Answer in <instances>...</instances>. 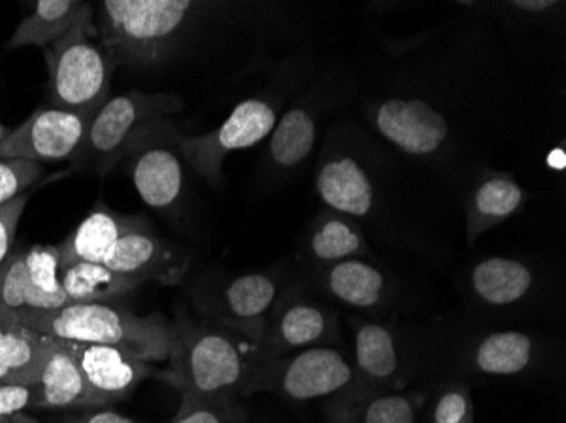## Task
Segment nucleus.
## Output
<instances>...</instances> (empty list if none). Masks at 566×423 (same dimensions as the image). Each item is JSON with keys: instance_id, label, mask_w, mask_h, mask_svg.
Instances as JSON below:
<instances>
[{"instance_id": "nucleus-21", "label": "nucleus", "mask_w": 566, "mask_h": 423, "mask_svg": "<svg viewBox=\"0 0 566 423\" xmlns=\"http://www.w3.org/2000/svg\"><path fill=\"white\" fill-rule=\"evenodd\" d=\"M426 390L375 393L358 400H327L323 406L326 423H422Z\"/></svg>"}, {"instance_id": "nucleus-37", "label": "nucleus", "mask_w": 566, "mask_h": 423, "mask_svg": "<svg viewBox=\"0 0 566 423\" xmlns=\"http://www.w3.org/2000/svg\"><path fill=\"white\" fill-rule=\"evenodd\" d=\"M548 165L553 170H565L566 156L563 149H553L552 155L548 156Z\"/></svg>"}, {"instance_id": "nucleus-33", "label": "nucleus", "mask_w": 566, "mask_h": 423, "mask_svg": "<svg viewBox=\"0 0 566 423\" xmlns=\"http://www.w3.org/2000/svg\"><path fill=\"white\" fill-rule=\"evenodd\" d=\"M36 383L0 381V420H11L28 409H36Z\"/></svg>"}, {"instance_id": "nucleus-9", "label": "nucleus", "mask_w": 566, "mask_h": 423, "mask_svg": "<svg viewBox=\"0 0 566 423\" xmlns=\"http://www.w3.org/2000/svg\"><path fill=\"white\" fill-rule=\"evenodd\" d=\"M353 330V366L356 381L342 399L407 390L416 383V334L384 320L349 319Z\"/></svg>"}, {"instance_id": "nucleus-25", "label": "nucleus", "mask_w": 566, "mask_h": 423, "mask_svg": "<svg viewBox=\"0 0 566 423\" xmlns=\"http://www.w3.org/2000/svg\"><path fill=\"white\" fill-rule=\"evenodd\" d=\"M527 193L509 175L494 173L480 180L467 200V241L470 246L480 235L520 214Z\"/></svg>"}, {"instance_id": "nucleus-31", "label": "nucleus", "mask_w": 566, "mask_h": 423, "mask_svg": "<svg viewBox=\"0 0 566 423\" xmlns=\"http://www.w3.org/2000/svg\"><path fill=\"white\" fill-rule=\"evenodd\" d=\"M170 423H250L243 399H199L182 394Z\"/></svg>"}, {"instance_id": "nucleus-30", "label": "nucleus", "mask_w": 566, "mask_h": 423, "mask_svg": "<svg viewBox=\"0 0 566 423\" xmlns=\"http://www.w3.org/2000/svg\"><path fill=\"white\" fill-rule=\"evenodd\" d=\"M426 390L422 423H475L472 383L465 380L432 381Z\"/></svg>"}, {"instance_id": "nucleus-29", "label": "nucleus", "mask_w": 566, "mask_h": 423, "mask_svg": "<svg viewBox=\"0 0 566 423\" xmlns=\"http://www.w3.org/2000/svg\"><path fill=\"white\" fill-rule=\"evenodd\" d=\"M63 292L72 304L111 302L132 294L143 283L101 263H76L60 269Z\"/></svg>"}, {"instance_id": "nucleus-16", "label": "nucleus", "mask_w": 566, "mask_h": 423, "mask_svg": "<svg viewBox=\"0 0 566 423\" xmlns=\"http://www.w3.org/2000/svg\"><path fill=\"white\" fill-rule=\"evenodd\" d=\"M304 282L331 300L368 315L389 310L397 295L392 276L367 260L342 261L311 269Z\"/></svg>"}, {"instance_id": "nucleus-5", "label": "nucleus", "mask_w": 566, "mask_h": 423, "mask_svg": "<svg viewBox=\"0 0 566 423\" xmlns=\"http://www.w3.org/2000/svg\"><path fill=\"white\" fill-rule=\"evenodd\" d=\"M94 8L88 9L72 30L46 50L48 107L70 110L94 119L109 101L111 84L117 63L95 41Z\"/></svg>"}, {"instance_id": "nucleus-8", "label": "nucleus", "mask_w": 566, "mask_h": 423, "mask_svg": "<svg viewBox=\"0 0 566 423\" xmlns=\"http://www.w3.org/2000/svg\"><path fill=\"white\" fill-rule=\"evenodd\" d=\"M285 282L287 275L279 269L209 275L193 286L190 295L199 317L238 330L260 346L270 311L287 285Z\"/></svg>"}, {"instance_id": "nucleus-14", "label": "nucleus", "mask_w": 566, "mask_h": 423, "mask_svg": "<svg viewBox=\"0 0 566 423\" xmlns=\"http://www.w3.org/2000/svg\"><path fill=\"white\" fill-rule=\"evenodd\" d=\"M62 342L81 366L95 406L120 402L148 378H158L167 383V371L123 349L102 343Z\"/></svg>"}, {"instance_id": "nucleus-17", "label": "nucleus", "mask_w": 566, "mask_h": 423, "mask_svg": "<svg viewBox=\"0 0 566 423\" xmlns=\"http://www.w3.org/2000/svg\"><path fill=\"white\" fill-rule=\"evenodd\" d=\"M543 289L533 264L517 257L491 256L476 261L467 275V294L475 307L509 311L527 307Z\"/></svg>"}, {"instance_id": "nucleus-6", "label": "nucleus", "mask_w": 566, "mask_h": 423, "mask_svg": "<svg viewBox=\"0 0 566 423\" xmlns=\"http://www.w3.org/2000/svg\"><path fill=\"white\" fill-rule=\"evenodd\" d=\"M184 107L186 102L175 94L132 91L109 98L92 119L84 145L72 158L73 163L107 173L153 127Z\"/></svg>"}, {"instance_id": "nucleus-3", "label": "nucleus", "mask_w": 566, "mask_h": 423, "mask_svg": "<svg viewBox=\"0 0 566 423\" xmlns=\"http://www.w3.org/2000/svg\"><path fill=\"white\" fill-rule=\"evenodd\" d=\"M15 314L38 336L113 346L151 364L170 361L178 336L177 324H171L164 315H138L109 302Z\"/></svg>"}, {"instance_id": "nucleus-26", "label": "nucleus", "mask_w": 566, "mask_h": 423, "mask_svg": "<svg viewBox=\"0 0 566 423\" xmlns=\"http://www.w3.org/2000/svg\"><path fill=\"white\" fill-rule=\"evenodd\" d=\"M50 337L38 336L0 305V381L38 383Z\"/></svg>"}, {"instance_id": "nucleus-4", "label": "nucleus", "mask_w": 566, "mask_h": 423, "mask_svg": "<svg viewBox=\"0 0 566 423\" xmlns=\"http://www.w3.org/2000/svg\"><path fill=\"white\" fill-rule=\"evenodd\" d=\"M95 30L114 62L151 66L164 62L192 24L190 0H104Z\"/></svg>"}, {"instance_id": "nucleus-36", "label": "nucleus", "mask_w": 566, "mask_h": 423, "mask_svg": "<svg viewBox=\"0 0 566 423\" xmlns=\"http://www.w3.org/2000/svg\"><path fill=\"white\" fill-rule=\"evenodd\" d=\"M511 6L524 12H545L559 4H556V2H534L533 0V2H512Z\"/></svg>"}, {"instance_id": "nucleus-34", "label": "nucleus", "mask_w": 566, "mask_h": 423, "mask_svg": "<svg viewBox=\"0 0 566 423\" xmlns=\"http://www.w3.org/2000/svg\"><path fill=\"white\" fill-rule=\"evenodd\" d=\"M30 195H21L6 205H0V264L8 260L14 243L15 231Z\"/></svg>"}, {"instance_id": "nucleus-24", "label": "nucleus", "mask_w": 566, "mask_h": 423, "mask_svg": "<svg viewBox=\"0 0 566 423\" xmlns=\"http://www.w3.org/2000/svg\"><path fill=\"white\" fill-rule=\"evenodd\" d=\"M36 390V409H97L81 366L62 340L50 339Z\"/></svg>"}, {"instance_id": "nucleus-2", "label": "nucleus", "mask_w": 566, "mask_h": 423, "mask_svg": "<svg viewBox=\"0 0 566 423\" xmlns=\"http://www.w3.org/2000/svg\"><path fill=\"white\" fill-rule=\"evenodd\" d=\"M177 329L167 383L199 399H243L260 361L259 343L203 317H180Z\"/></svg>"}, {"instance_id": "nucleus-19", "label": "nucleus", "mask_w": 566, "mask_h": 423, "mask_svg": "<svg viewBox=\"0 0 566 423\" xmlns=\"http://www.w3.org/2000/svg\"><path fill=\"white\" fill-rule=\"evenodd\" d=\"M370 256V246L358 222L333 210H326L314 219L302 246V261L307 272Z\"/></svg>"}, {"instance_id": "nucleus-20", "label": "nucleus", "mask_w": 566, "mask_h": 423, "mask_svg": "<svg viewBox=\"0 0 566 423\" xmlns=\"http://www.w3.org/2000/svg\"><path fill=\"white\" fill-rule=\"evenodd\" d=\"M316 189L333 212L365 219L375 205V189L367 171L352 156H331L317 170Z\"/></svg>"}, {"instance_id": "nucleus-12", "label": "nucleus", "mask_w": 566, "mask_h": 423, "mask_svg": "<svg viewBox=\"0 0 566 423\" xmlns=\"http://www.w3.org/2000/svg\"><path fill=\"white\" fill-rule=\"evenodd\" d=\"M70 304L60 282L59 247L36 244L0 264V305L9 310L48 311Z\"/></svg>"}, {"instance_id": "nucleus-11", "label": "nucleus", "mask_w": 566, "mask_h": 423, "mask_svg": "<svg viewBox=\"0 0 566 423\" xmlns=\"http://www.w3.org/2000/svg\"><path fill=\"white\" fill-rule=\"evenodd\" d=\"M276 120L279 104L273 98L251 97L238 104L218 129L202 136H177L175 146L200 177L221 184L226 156L262 142L272 135Z\"/></svg>"}, {"instance_id": "nucleus-40", "label": "nucleus", "mask_w": 566, "mask_h": 423, "mask_svg": "<svg viewBox=\"0 0 566 423\" xmlns=\"http://www.w3.org/2000/svg\"><path fill=\"white\" fill-rule=\"evenodd\" d=\"M9 422V420H0V423Z\"/></svg>"}, {"instance_id": "nucleus-35", "label": "nucleus", "mask_w": 566, "mask_h": 423, "mask_svg": "<svg viewBox=\"0 0 566 423\" xmlns=\"http://www.w3.org/2000/svg\"><path fill=\"white\" fill-rule=\"evenodd\" d=\"M65 423H138L135 420L127 419L113 410H102V412H88L84 415L72 416Z\"/></svg>"}, {"instance_id": "nucleus-1", "label": "nucleus", "mask_w": 566, "mask_h": 423, "mask_svg": "<svg viewBox=\"0 0 566 423\" xmlns=\"http://www.w3.org/2000/svg\"><path fill=\"white\" fill-rule=\"evenodd\" d=\"M555 362L553 342L526 330H485L450 342L416 334V381L533 378Z\"/></svg>"}, {"instance_id": "nucleus-18", "label": "nucleus", "mask_w": 566, "mask_h": 423, "mask_svg": "<svg viewBox=\"0 0 566 423\" xmlns=\"http://www.w3.org/2000/svg\"><path fill=\"white\" fill-rule=\"evenodd\" d=\"M374 119L378 133L406 155H434L450 136L444 114L422 98L394 97L381 102Z\"/></svg>"}, {"instance_id": "nucleus-41", "label": "nucleus", "mask_w": 566, "mask_h": 423, "mask_svg": "<svg viewBox=\"0 0 566 423\" xmlns=\"http://www.w3.org/2000/svg\"><path fill=\"white\" fill-rule=\"evenodd\" d=\"M6 423H12L11 420H9V422H6Z\"/></svg>"}, {"instance_id": "nucleus-38", "label": "nucleus", "mask_w": 566, "mask_h": 423, "mask_svg": "<svg viewBox=\"0 0 566 423\" xmlns=\"http://www.w3.org/2000/svg\"><path fill=\"white\" fill-rule=\"evenodd\" d=\"M12 423H40L36 419H33V416L28 415V413L22 412L18 413V415L12 416L11 419Z\"/></svg>"}, {"instance_id": "nucleus-28", "label": "nucleus", "mask_w": 566, "mask_h": 423, "mask_svg": "<svg viewBox=\"0 0 566 423\" xmlns=\"http://www.w3.org/2000/svg\"><path fill=\"white\" fill-rule=\"evenodd\" d=\"M317 124L313 110L294 105L276 120L269 142V160L280 171L301 167L316 145Z\"/></svg>"}, {"instance_id": "nucleus-15", "label": "nucleus", "mask_w": 566, "mask_h": 423, "mask_svg": "<svg viewBox=\"0 0 566 423\" xmlns=\"http://www.w3.org/2000/svg\"><path fill=\"white\" fill-rule=\"evenodd\" d=\"M102 264L142 283L180 285L192 264V254L187 247L161 240L145 224L124 234Z\"/></svg>"}, {"instance_id": "nucleus-32", "label": "nucleus", "mask_w": 566, "mask_h": 423, "mask_svg": "<svg viewBox=\"0 0 566 423\" xmlns=\"http://www.w3.org/2000/svg\"><path fill=\"white\" fill-rule=\"evenodd\" d=\"M43 165L31 160H0V205L22 195L43 177Z\"/></svg>"}, {"instance_id": "nucleus-13", "label": "nucleus", "mask_w": 566, "mask_h": 423, "mask_svg": "<svg viewBox=\"0 0 566 423\" xmlns=\"http://www.w3.org/2000/svg\"><path fill=\"white\" fill-rule=\"evenodd\" d=\"M92 119L62 109L36 110L0 141V160L56 161L73 158Z\"/></svg>"}, {"instance_id": "nucleus-27", "label": "nucleus", "mask_w": 566, "mask_h": 423, "mask_svg": "<svg viewBox=\"0 0 566 423\" xmlns=\"http://www.w3.org/2000/svg\"><path fill=\"white\" fill-rule=\"evenodd\" d=\"M88 9H92V6L81 0H38L34 2L33 12L19 22L6 43V50L48 47L65 36Z\"/></svg>"}, {"instance_id": "nucleus-10", "label": "nucleus", "mask_w": 566, "mask_h": 423, "mask_svg": "<svg viewBox=\"0 0 566 423\" xmlns=\"http://www.w3.org/2000/svg\"><path fill=\"white\" fill-rule=\"evenodd\" d=\"M307 289L304 279L287 283L283 288L260 340V361L338 342V314L331 305L308 297Z\"/></svg>"}, {"instance_id": "nucleus-23", "label": "nucleus", "mask_w": 566, "mask_h": 423, "mask_svg": "<svg viewBox=\"0 0 566 423\" xmlns=\"http://www.w3.org/2000/svg\"><path fill=\"white\" fill-rule=\"evenodd\" d=\"M145 218L97 209L59 244L60 269L76 263H104L114 244L127 232L145 225Z\"/></svg>"}, {"instance_id": "nucleus-7", "label": "nucleus", "mask_w": 566, "mask_h": 423, "mask_svg": "<svg viewBox=\"0 0 566 423\" xmlns=\"http://www.w3.org/2000/svg\"><path fill=\"white\" fill-rule=\"evenodd\" d=\"M355 381L353 359L336 346H321L256 362L243 399L273 393L292 402H327L348 394Z\"/></svg>"}, {"instance_id": "nucleus-39", "label": "nucleus", "mask_w": 566, "mask_h": 423, "mask_svg": "<svg viewBox=\"0 0 566 423\" xmlns=\"http://www.w3.org/2000/svg\"><path fill=\"white\" fill-rule=\"evenodd\" d=\"M9 133H11V129H8L4 124L0 123V141H2Z\"/></svg>"}, {"instance_id": "nucleus-22", "label": "nucleus", "mask_w": 566, "mask_h": 423, "mask_svg": "<svg viewBox=\"0 0 566 423\" xmlns=\"http://www.w3.org/2000/svg\"><path fill=\"white\" fill-rule=\"evenodd\" d=\"M132 175L139 197L151 209L168 210L182 197V163L168 146L143 139L133 160Z\"/></svg>"}]
</instances>
